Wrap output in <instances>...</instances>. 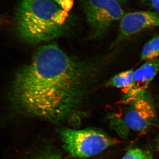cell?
<instances>
[{
	"label": "cell",
	"instance_id": "1",
	"mask_svg": "<svg viewBox=\"0 0 159 159\" xmlns=\"http://www.w3.org/2000/svg\"><path fill=\"white\" fill-rule=\"evenodd\" d=\"M99 71L95 63L70 56L56 44L45 45L18 71L11 100L24 113L59 123L85 102Z\"/></svg>",
	"mask_w": 159,
	"mask_h": 159
},
{
	"label": "cell",
	"instance_id": "2",
	"mask_svg": "<svg viewBox=\"0 0 159 159\" xmlns=\"http://www.w3.org/2000/svg\"><path fill=\"white\" fill-rule=\"evenodd\" d=\"M15 28L24 42L37 45L67 34L69 11L53 0H20L15 12Z\"/></svg>",
	"mask_w": 159,
	"mask_h": 159
},
{
	"label": "cell",
	"instance_id": "3",
	"mask_svg": "<svg viewBox=\"0 0 159 159\" xmlns=\"http://www.w3.org/2000/svg\"><path fill=\"white\" fill-rule=\"evenodd\" d=\"M62 145L71 156L85 158L95 156L117 143L96 129H74L62 128L58 129Z\"/></svg>",
	"mask_w": 159,
	"mask_h": 159
},
{
	"label": "cell",
	"instance_id": "4",
	"mask_svg": "<svg viewBox=\"0 0 159 159\" xmlns=\"http://www.w3.org/2000/svg\"><path fill=\"white\" fill-rule=\"evenodd\" d=\"M80 5L92 39L102 37L125 14L120 3L115 0H81Z\"/></svg>",
	"mask_w": 159,
	"mask_h": 159
},
{
	"label": "cell",
	"instance_id": "5",
	"mask_svg": "<svg viewBox=\"0 0 159 159\" xmlns=\"http://www.w3.org/2000/svg\"><path fill=\"white\" fill-rule=\"evenodd\" d=\"M124 105L123 121L126 126L138 132L146 130L156 116L154 102L148 91L122 99Z\"/></svg>",
	"mask_w": 159,
	"mask_h": 159
},
{
	"label": "cell",
	"instance_id": "6",
	"mask_svg": "<svg viewBox=\"0 0 159 159\" xmlns=\"http://www.w3.org/2000/svg\"><path fill=\"white\" fill-rule=\"evenodd\" d=\"M154 27H159L157 11H136L125 14L120 20L118 36L111 47L114 48L134 34Z\"/></svg>",
	"mask_w": 159,
	"mask_h": 159
},
{
	"label": "cell",
	"instance_id": "7",
	"mask_svg": "<svg viewBox=\"0 0 159 159\" xmlns=\"http://www.w3.org/2000/svg\"><path fill=\"white\" fill-rule=\"evenodd\" d=\"M159 71V57L145 61L134 71L132 82L128 88L122 89V94L125 97H131L147 91Z\"/></svg>",
	"mask_w": 159,
	"mask_h": 159
},
{
	"label": "cell",
	"instance_id": "8",
	"mask_svg": "<svg viewBox=\"0 0 159 159\" xmlns=\"http://www.w3.org/2000/svg\"><path fill=\"white\" fill-rule=\"evenodd\" d=\"M159 57V34H156L144 45L140 55L142 61H148Z\"/></svg>",
	"mask_w": 159,
	"mask_h": 159
},
{
	"label": "cell",
	"instance_id": "9",
	"mask_svg": "<svg viewBox=\"0 0 159 159\" xmlns=\"http://www.w3.org/2000/svg\"><path fill=\"white\" fill-rule=\"evenodd\" d=\"M134 72L133 69L121 72L109 80L105 85L122 89L128 88L132 82Z\"/></svg>",
	"mask_w": 159,
	"mask_h": 159
},
{
	"label": "cell",
	"instance_id": "10",
	"mask_svg": "<svg viewBox=\"0 0 159 159\" xmlns=\"http://www.w3.org/2000/svg\"><path fill=\"white\" fill-rule=\"evenodd\" d=\"M122 159H148L144 151L139 148L130 149Z\"/></svg>",
	"mask_w": 159,
	"mask_h": 159
},
{
	"label": "cell",
	"instance_id": "11",
	"mask_svg": "<svg viewBox=\"0 0 159 159\" xmlns=\"http://www.w3.org/2000/svg\"><path fill=\"white\" fill-rule=\"evenodd\" d=\"M141 1L144 6L159 12V0H141Z\"/></svg>",
	"mask_w": 159,
	"mask_h": 159
},
{
	"label": "cell",
	"instance_id": "12",
	"mask_svg": "<svg viewBox=\"0 0 159 159\" xmlns=\"http://www.w3.org/2000/svg\"><path fill=\"white\" fill-rule=\"evenodd\" d=\"M39 159H64L57 156L51 155L48 156L43 157L40 158Z\"/></svg>",
	"mask_w": 159,
	"mask_h": 159
},
{
	"label": "cell",
	"instance_id": "13",
	"mask_svg": "<svg viewBox=\"0 0 159 159\" xmlns=\"http://www.w3.org/2000/svg\"><path fill=\"white\" fill-rule=\"evenodd\" d=\"M115 1L119 2L120 3V4H122V3H124L125 2L126 0H115Z\"/></svg>",
	"mask_w": 159,
	"mask_h": 159
},
{
	"label": "cell",
	"instance_id": "14",
	"mask_svg": "<svg viewBox=\"0 0 159 159\" xmlns=\"http://www.w3.org/2000/svg\"><path fill=\"white\" fill-rule=\"evenodd\" d=\"M157 105L158 108L159 110V97L158 98L157 101Z\"/></svg>",
	"mask_w": 159,
	"mask_h": 159
},
{
	"label": "cell",
	"instance_id": "15",
	"mask_svg": "<svg viewBox=\"0 0 159 159\" xmlns=\"http://www.w3.org/2000/svg\"><path fill=\"white\" fill-rule=\"evenodd\" d=\"M1 22H2V20H1V19H0V25H1Z\"/></svg>",
	"mask_w": 159,
	"mask_h": 159
},
{
	"label": "cell",
	"instance_id": "16",
	"mask_svg": "<svg viewBox=\"0 0 159 159\" xmlns=\"http://www.w3.org/2000/svg\"><path fill=\"white\" fill-rule=\"evenodd\" d=\"M53 1H54V2H56V0H53Z\"/></svg>",
	"mask_w": 159,
	"mask_h": 159
}]
</instances>
